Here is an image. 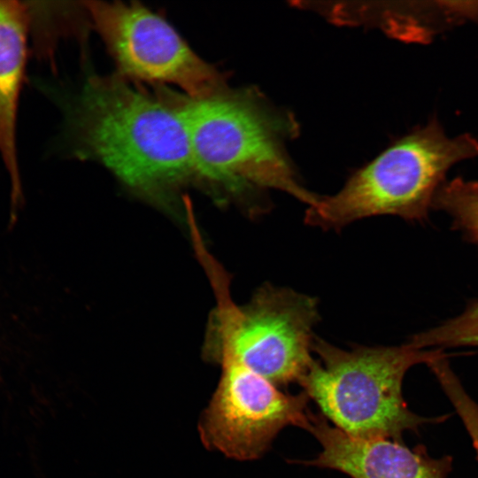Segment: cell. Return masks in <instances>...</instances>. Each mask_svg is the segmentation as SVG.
I'll list each match as a JSON object with an SVG mask.
<instances>
[{
	"instance_id": "cell-8",
	"label": "cell",
	"mask_w": 478,
	"mask_h": 478,
	"mask_svg": "<svg viewBox=\"0 0 478 478\" xmlns=\"http://www.w3.org/2000/svg\"><path fill=\"white\" fill-rule=\"evenodd\" d=\"M321 446L307 466L340 471L351 478H447L451 458H432L422 446L409 448L388 438L355 437L310 413L307 429Z\"/></svg>"
},
{
	"instance_id": "cell-6",
	"label": "cell",
	"mask_w": 478,
	"mask_h": 478,
	"mask_svg": "<svg viewBox=\"0 0 478 478\" xmlns=\"http://www.w3.org/2000/svg\"><path fill=\"white\" fill-rule=\"evenodd\" d=\"M122 77L179 87L189 97L224 86L220 74L199 58L164 19L136 3H82Z\"/></svg>"
},
{
	"instance_id": "cell-1",
	"label": "cell",
	"mask_w": 478,
	"mask_h": 478,
	"mask_svg": "<svg viewBox=\"0 0 478 478\" xmlns=\"http://www.w3.org/2000/svg\"><path fill=\"white\" fill-rule=\"evenodd\" d=\"M193 175L250 203L260 213L261 197L281 190L312 205L318 197L298 181L283 147L293 126L251 91L226 87L213 94L179 100Z\"/></svg>"
},
{
	"instance_id": "cell-7",
	"label": "cell",
	"mask_w": 478,
	"mask_h": 478,
	"mask_svg": "<svg viewBox=\"0 0 478 478\" xmlns=\"http://www.w3.org/2000/svg\"><path fill=\"white\" fill-rule=\"evenodd\" d=\"M217 363L220 380L198 425L207 448L237 460H253L285 427L307 429L311 412L305 391L286 394L230 357Z\"/></svg>"
},
{
	"instance_id": "cell-5",
	"label": "cell",
	"mask_w": 478,
	"mask_h": 478,
	"mask_svg": "<svg viewBox=\"0 0 478 478\" xmlns=\"http://www.w3.org/2000/svg\"><path fill=\"white\" fill-rule=\"evenodd\" d=\"M203 264L217 299L204 347L208 358H233L276 387L299 382L313 360L317 299L266 283L238 306L221 267L212 257Z\"/></svg>"
},
{
	"instance_id": "cell-3",
	"label": "cell",
	"mask_w": 478,
	"mask_h": 478,
	"mask_svg": "<svg viewBox=\"0 0 478 478\" xmlns=\"http://www.w3.org/2000/svg\"><path fill=\"white\" fill-rule=\"evenodd\" d=\"M312 351L317 358L299 383L322 415L348 435L401 441L405 432L442 420L412 412L402 384L412 366L447 355L443 350L419 349L408 342L347 351L315 336Z\"/></svg>"
},
{
	"instance_id": "cell-10",
	"label": "cell",
	"mask_w": 478,
	"mask_h": 478,
	"mask_svg": "<svg viewBox=\"0 0 478 478\" xmlns=\"http://www.w3.org/2000/svg\"><path fill=\"white\" fill-rule=\"evenodd\" d=\"M433 208L452 219V226L478 245V181L455 178L438 189Z\"/></svg>"
},
{
	"instance_id": "cell-12",
	"label": "cell",
	"mask_w": 478,
	"mask_h": 478,
	"mask_svg": "<svg viewBox=\"0 0 478 478\" xmlns=\"http://www.w3.org/2000/svg\"><path fill=\"white\" fill-rule=\"evenodd\" d=\"M434 374L470 436L478 459V404L466 393L449 365L438 366Z\"/></svg>"
},
{
	"instance_id": "cell-2",
	"label": "cell",
	"mask_w": 478,
	"mask_h": 478,
	"mask_svg": "<svg viewBox=\"0 0 478 478\" xmlns=\"http://www.w3.org/2000/svg\"><path fill=\"white\" fill-rule=\"evenodd\" d=\"M80 150L128 186L152 192L193 175L178 99L173 103L123 77H91L72 114Z\"/></svg>"
},
{
	"instance_id": "cell-9",
	"label": "cell",
	"mask_w": 478,
	"mask_h": 478,
	"mask_svg": "<svg viewBox=\"0 0 478 478\" xmlns=\"http://www.w3.org/2000/svg\"><path fill=\"white\" fill-rule=\"evenodd\" d=\"M30 3L0 0V156L12 186V221L22 201L17 152L19 96L26 78Z\"/></svg>"
},
{
	"instance_id": "cell-4",
	"label": "cell",
	"mask_w": 478,
	"mask_h": 478,
	"mask_svg": "<svg viewBox=\"0 0 478 478\" xmlns=\"http://www.w3.org/2000/svg\"><path fill=\"white\" fill-rule=\"evenodd\" d=\"M478 157L471 135L449 137L437 120L416 128L358 170L335 195L308 206L305 221L339 230L365 218L394 215L428 219L435 197L455 164Z\"/></svg>"
},
{
	"instance_id": "cell-11",
	"label": "cell",
	"mask_w": 478,
	"mask_h": 478,
	"mask_svg": "<svg viewBox=\"0 0 478 478\" xmlns=\"http://www.w3.org/2000/svg\"><path fill=\"white\" fill-rule=\"evenodd\" d=\"M408 342L419 349L478 346V299L460 314L413 335Z\"/></svg>"
}]
</instances>
